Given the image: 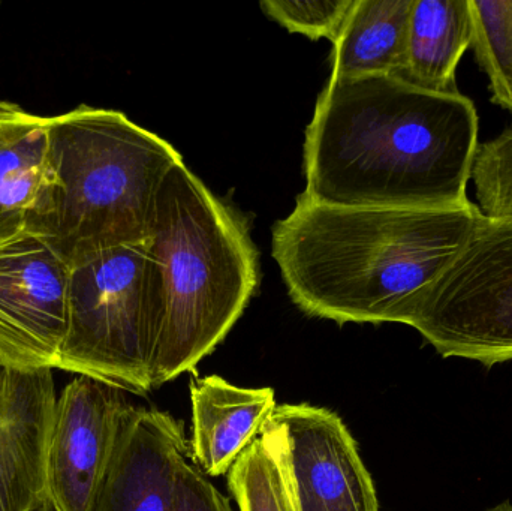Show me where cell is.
I'll use <instances>...</instances> for the list:
<instances>
[{"mask_svg":"<svg viewBox=\"0 0 512 511\" xmlns=\"http://www.w3.org/2000/svg\"><path fill=\"white\" fill-rule=\"evenodd\" d=\"M478 131L477 108L460 92L397 75L331 77L306 129L303 194L346 207L465 206Z\"/></svg>","mask_w":512,"mask_h":511,"instance_id":"1","label":"cell"},{"mask_svg":"<svg viewBox=\"0 0 512 511\" xmlns=\"http://www.w3.org/2000/svg\"><path fill=\"white\" fill-rule=\"evenodd\" d=\"M483 213L319 203L301 194L276 222L271 252L292 303L339 324L402 321L408 306L453 263Z\"/></svg>","mask_w":512,"mask_h":511,"instance_id":"2","label":"cell"},{"mask_svg":"<svg viewBox=\"0 0 512 511\" xmlns=\"http://www.w3.org/2000/svg\"><path fill=\"white\" fill-rule=\"evenodd\" d=\"M50 200L29 233L69 267L150 237L168 171L185 162L173 144L125 113L80 105L47 120Z\"/></svg>","mask_w":512,"mask_h":511,"instance_id":"3","label":"cell"},{"mask_svg":"<svg viewBox=\"0 0 512 511\" xmlns=\"http://www.w3.org/2000/svg\"><path fill=\"white\" fill-rule=\"evenodd\" d=\"M149 239L164 281L152 374L159 387L224 342L258 288L259 263L245 222L185 162L159 185Z\"/></svg>","mask_w":512,"mask_h":511,"instance_id":"4","label":"cell"},{"mask_svg":"<svg viewBox=\"0 0 512 511\" xmlns=\"http://www.w3.org/2000/svg\"><path fill=\"white\" fill-rule=\"evenodd\" d=\"M164 314V281L150 239L99 252L71 269L59 368L146 396Z\"/></svg>","mask_w":512,"mask_h":511,"instance_id":"5","label":"cell"},{"mask_svg":"<svg viewBox=\"0 0 512 511\" xmlns=\"http://www.w3.org/2000/svg\"><path fill=\"white\" fill-rule=\"evenodd\" d=\"M444 359L512 360V218L483 216L453 263L403 314Z\"/></svg>","mask_w":512,"mask_h":511,"instance_id":"6","label":"cell"},{"mask_svg":"<svg viewBox=\"0 0 512 511\" xmlns=\"http://www.w3.org/2000/svg\"><path fill=\"white\" fill-rule=\"evenodd\" d=\"M259 440L276 465L289 511H381L357 441L334 411L277 405Z\"/></svg>","mask_w":512,"mask_h":511,"instance_id":"7","label":"cell"},{"mask_svg":"<svg viewBox=\"0 0 512 511\" xmlns=\"http://www.w3.org/2000/svg\"><path fill=\"white\" fill-rule=\"evenodd\" d=\"M69 279L71 269L35 234L0 245V365L59 368Z\"/></svg>","mask_w":512,"mask_h":511,"instance_id":"8","label":"cell"},{"mask_svg":"<svg viewBox=\"0 0 512 511\" xmlns=\"http://www.w3.org/2000/svg\"><path fill=\"white\" fill-rule=\"evenodd\" d=\"M132 404L125 390L95 378L72 380L54 407L45 459L53 511H90Z\"/></svg>","mask_w":512,"mask_h":511,"instance_id":"9","label":"cell"},{"mask_svg":"<svg viewBox=\"0 0 512 511\" xmlns=\"http://www.w3.org/2000/svg\"><path fill=\"white\" fill-rule=\"evenodd\" d=\"M189 461V443L173 416L132 405L90 511H173Z\"/></svg>","mask_w":512,"mask_h":511,"instance_id":"10","label":"cell"},{"mask_svg":"<svg viewBox=\"0 0 512 511\" xmlns=\"http://www.w3.org/2000/svg\"><path fill=\"white\" fill-rule=\"evenodd\" d=\"M51 371L0 366V511L47 504L45 459L57 401Z\"/></svg>","mask_w":512,"mask_h":511,"instance_id":"11","label":"cell"},{"mask_svg":"<svg viewBox=\"0 0 512 511\" xmlns=\"http://www.w3.org/2000/svg\"><path fill=\"white\" fill-rule=\"evenodd\" d=\"M191 459L207 477L230 473L276 410L271 387H240L218 375L191 381Z\"/></svg>","mask_w":512,"mask_h":511,"instance_id":"12","label":"cell"},{"mask_svg":"<svg viewBox=\"0 0 512 511\" xmlns=\"http://www.w3.org/2000/svg\"><path fill=\"white\" fill-rule=\"evenodd\" d=\"M47 120L0 99V245L29 233L47 210Z\"/></svg>","mask_w":512,"mask_h":511,"instance_id":"13","label":"cell"},{"mask_svg":"<svg viewBox=\"0 0 512 511\" xmlns=\"http://www.w3.org/2000/svg\"><path fill=\"white\" fill-rule=\"evenodd\" d=\"M471 44L469 0H414L400 77L429 92L459 93L457 68Z\"/></svg>","mask_w":512,"mask_h":511,"instance_id":"14","label":"cell"},{"mask_svg":"<svg viewBox=\"0 0 512 511\" xmlns=\"http://www.w3.org/2000/svg\"><path fill=\"white\" fill-rule=\"evenodd\" d=\"M412 5L414 0H354L333 42L331 77H400Z\"/></svg>","mask_w":512,"mask_h":511,"instance_id":"15","label":"cell"},{"mask_svg":"<svg viewBox=\"0 0 512 511\" xmlns=\"http://www.w3.org/2000/svg\"><path fill=\"white\" fill-rule=\"evenodd\" d=\"M475 59L490 99L512 116V0H469Z\"/></svg>","mask_w":512,"mask_h":511,"instance_id":"16","label":"cell"},{"mask_svg":"<svg viewBox=\"0 0 512 511\" xmlns=\"http://www.w3.org/2000/svg\"><path fill=\"white\" fill-rule=\"evenodd\" d=\"M228 488L240 511H289L276 465L259 437L231 468Z\"/></svg>","mask_w":512,"mask_h":511,"instance_id":"17","label":"cell"},{"mask_svg":"<svg viewBox=\"0 0 512 511\" xmlns=\"http://www.w3.org/2000/svg\"><path fill=\"white\" fill-rule=\"evenodd\" d=\"M472 182L486 218H512V129L480 144Z\"/></svg>","mask_w":512,"mask_h":511,"instance_id":"18","label":"cell"},{"mask_svg":"<svg viewBox=\"0 0 512 511\" xmlns=\"http://www.w3.org/2000/svg\"><path fill=\"white\" fill-rule=\"evenodd\" d=\"M354 0H264L261 9L268 18L310 39L336 41Z\"/></svg>","mask_w":512,"mask_h":511,"instance_id":"19","label":"cell"},{"mask_svg":"<svg viewBox=\"0 0 512 511\" xmlns=\"http://www.w3.org/2000/svg\"><path fill=\"white\" fill-rule=\"evenodd\" d=\"M173 511H234L230 500L191 461L180 471Z\"/></svg>","mask_w":512,"mask_h":511,"instance_id":"20","label":"cell"},{"mask_svg":"<svg viewBox=\"0 0 512 511\" xmlns=\"http://www.w3.org/2000/svg\"><path fill=\"white\" fill-rule=\"evenodd\" d=\"M487 511H512V504L510 501H505V503L499 504V506L493 507V509Z\"/></svg>","mask_w":512,"mask_h":511,"instance_id":"21","label":"cell"},{"mask_svg":"<svg viewBox=\"0 0 512 511\" xmlns=\"http://www.w3.org/2000/svg\"><path fill=\"white\" fill-rule=\"evenodd\" d=\"M0 366H2V365H0Z\"/></svg>","mask_w":512,"mask_h":511,"instance_id":"22","label":"cell"}]
</instances>
